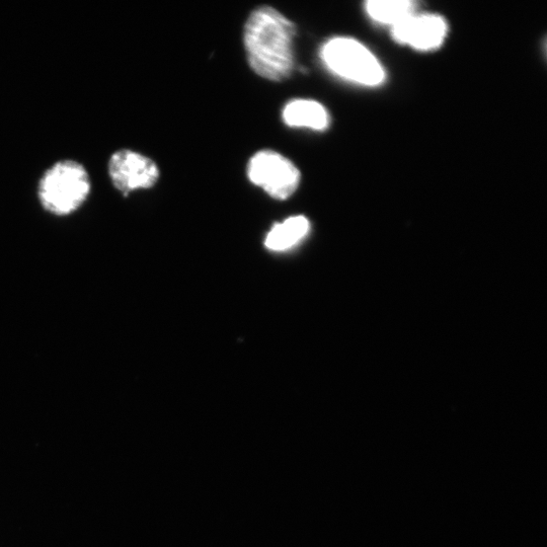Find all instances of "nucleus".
<instances>
[{"instance_id":"obj_3","label":"nucleus","mask_w":547,"mask_h":547,"mask_svg":"<svg viewBox=\"0 0 547 547\" xmlns=\"http://www.w3.org/2000/svg\"><path fill=\"white\" fill-rule=\"evenodd\" d=\"M327 67L344 80L376 87L383 83L385 73L376 57L361 43L350 38H334L321 51Z\"/></svg>"},{"instance_id":"obj_9","label":"nucleus","mask_w":547,"mask_h":547,"mask_svg":"<svg viewBox=\"0 0 547 547\" xmlns=\"http://www.w3.org/2000/svg\"><path fill=\"white\" fill-rule=\"evenodd\" d=\"M416 4L409 0H371L366 4V11L371 19L392 28L413 14Z\"/></svg>"},{"instance_id":"obj_6","label":"nucleus","mask_w":547,"mask_h":547,"mask_svg":"<svg viewBox=\"0 0 547 547\" xmlns=\"http://www.w3.org/2000/svg\"><path fill=\"white\" fill-rule=\"evenodd\" d=\"M396 41L415 49L428 51L438 48L447 34L445 21L435 15L413 14L393 27Z\"/></svg>"},{"instance_id":"obj_7","label":"nucleus","mask_w":547,"mask_h":547,"mask_svg":"<svg viewBox=\"0 0 547 547\" xmlns=\"http://www.w3.org/2000/svg\"><path fill=\"white\" fill-rule=\"evenodd\" d=\"M283 121L290 127L309 128L323 131L330 124V116L326 108L311 100H293L289 102L282 113Z\"/></svg>"},{"instance_id":"obj_2","label":"nucleus","mask_w":547,"mask_h":547,"mask_svg":"<svg viewBox=\"0 0 547 547\" xmlns=\"http://www.w3.org/2000/svg\"><path fill=\"white\" fill-rule=\"evenodd\" d=\"M92 192L91 176L84 165L62 160L47 169L38 183L37 195L48 213L65 217L80 209Z\"/></svg>"},{"instance_id":"obj_5","label":"nucleus","mask_w":547,"mask_h":547,"mask_svg":"<svg viewBox=\"0 0 547 547\" xmlns=\"http://www.w3.org/2000/svg\"><path fill=\"white\" fill-rule=\"evenodd\" d=\"M113 186L123 195L152 188L160 179V169L147 156L130 149L115 151L108 163Z\"/></svg>"},{"instance_id":"obj_8","label":"nucleus","mask_w":547,"mask_h":547,"mask_svg":"<svg viewBox=\"0 0 547 547\" xmlns=\"http://www.w3.org/2000/svg\"><path fill=\"white\" fill-rule=\"evenodd\" d=\"M309 231L304 216H294L275 225L266 239V247L272 251H285L299 243Z\"/></svg>"},{"instance_id":"obj_1","label":"nucleus","mask_w":547,"mask_h":547,"mask_svg":"<svg viewBox=\"0 0 547 547\" xmlns=\"http://www.w3.org/2000/svg\"><path fill=\"white\" fill-rule=\"evenodd\" d=\"M295 25L271 7H260L249 17L244 31L248 61L266 80L283 82L292 74Z\"/></svg>"},{"instance_id":"obj_4","label":"nucleus","mask_w":547,"mask_h":547,"mask_svg":"<svg viewBox=\"0 0 547 547\" xmlns=\"http://www.w3.org/2000/svg\"><path fill=\"white\" fill-rule=\"evenodd\" d=\"M250 181L276 200H287L300 183L298 169L280 153L262 150L256 153L248 166Z\"/></svg>"}]
</instances>
